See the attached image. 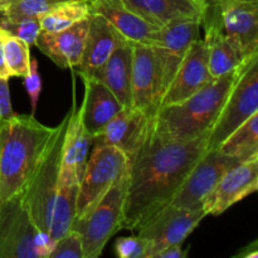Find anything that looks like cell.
Wrapping results in <instances>:
<instances>
[{"label":"cell","instance_id":"1","mask_svg":"<svg viewBox=\"0 0 258 258\" xmlns=\"http://www.w3.org/2000/svg\"><path fill=\"white\" fill-rule=\"evenodd\" d=\"M208 133L188 141L161 140L151 128L130 159L122 229L136 232L168 207L188 174L208 150Z\"/></svg>","mask_w":258,"mask_h":258},{"label":"cell","instance_id":"24","mask_svg":"<svg viewBox=\"0 0 258 258\" xmlns=\"http://www.w3.org/2000/svg\"><path fill=\"white\" fill-rule=\"evenodd\" d=\"M133 73V44L122 39L108 59L92 76L106 86L123 107H133L131 91Z\"/></svg>","mask_w":258,"mask_h":258},{"label":"cell","instance_id":"34","mask_svg":"<svg viewBox=\"0 0 258 258\" xmlns=\"http://www.w3.org/2000/svg\"><path fill=\"white\" fill-rule=\"evenodd\" d=\"M14 115L12 107V100H10L9 83L7 80L0 78V122L8 120Z\"/></svg>","mask_w":258,"mask_h":258},{"label":"cell","instance_id":"21","mask_svg":"<svg viewBox=\"0 0 258 258\" xmlns=\"http://www.w3.org/2000/svg\"><path fill=\"white\" fill-rule=\"evenodd\" d=\"M121 39L122 37L102 15L92 13L88 18L85 48L78 66L80 77H92L96 71L112 54Z\"/></svg>","mask_w":258,"mask_h":258},{"label":"cell","instance_id":"25","mask_svg":"<svg viewBox=\"0 0 258 258\" xmlns=\"http://www.w3.org/2000/svg\"><path fill=\"white\" fill-rule=\"evenodd\" d=\"M78 188H80L78 183L58 181L49 226V236L54 242L72 229L73 221L76 218Z\"/></svg>","mask_w":258,"mask_h":258},{"label":"cell","instance_id":"13","mask_svg":"<svg viewBox=\"0 0 258 258\" xmlns=\"http://www.w3.org/2000/svg\"><path fill=\"white\" fill-rule=\"evenodd\" d=\"M219 22L227 39L247 59L258 53V0H223Z\"/></svg>","mask_w":258,"mask_h":258},{"label":"cell","instance_id":"4","mask_svg":"<svg viewBox=\"0 0 258 258\" xmlns=\"http://www.w3.org/2000/svg\"><path fill=\"white\" fill-rule=\"evenodd\" d=\"M68 118H70V111L54 127L52 139L37 169L33 173L30 180L28 181L24 190L20 193L34 223L40 231L48 234H49L53 204H54L58 181H59L63 144H64Z\"/></svg>","mask_w":258,"mask_h":258},{"label":"cell","instance_id":"40","mask_svg":"<svg viewBox=\"0 0 258 258\" xmlns=\"http://www.w3.org/2000/svg\"><path fill=\"white\" fill-rule=\"evenodd\" d=\"M4 35H5V30L3 29L2 27H0V44H2V42H3V38H4Z\"/></svg>","mask_w":258,"mask_h":258},{"label":"cell","instance_id":"41","mask_svg":"<svg viewBox=\"0 0 258 258\" xmlns=\"http://www.w3.org/2000/svg\"><path fill=\"white\" fill-rule=\"evenodd\" d=\"M0 2H2V0H0Z\"/></svg>","mask_w":258,"mask_h":258},{"label":"cell","instance_id":"17","mask_svg":"<svg viewBox=\"0 0 258 258\" xmlns=\"http://www.w3.org/2000/svg\"><path fill=\"white\" fill-rule=\"evenodd\" d=\"M149 122L150 117L139 108L123 107L93 138V145H108L120 149L130 160L144 141Z\"/></svg>","mask_w":258,"mask_h":258},{"label":"cell","instance_id":"26","mask_svg":"<svg viewBox=\"0 0 258 258\" xmlns=\"http://www.w3.org/2000/svg\"><path fill=\"white\" fill-rule=\"evenodd\" d=\"M218 149L238 161L258 156V113L238 126Z\"/></svg>","mask_w":258,"mask_h":258},{"label":"cell","instance_id":"38","mask_svg":"<svg viewBox=\"0 0 258 258\" xmlns=\"http://www.w3.org/2000/svg\"><path fill=\"white\" fill-rule=\"evenodd\" d=\"M204 3H206L207 8H217L219 7V4H221L223 0H203Z\"/></svg>","mask_w":258,"mask_h":258},{"label":"cell","instance_id":"5","mask_svg":"<svg viewBox=\"0 0 258 258\" xmlns=\"http://www.w3.org/2000/svg\"><path fill=\"white\" fill-rule=\"evenodd\" d=\"M52 237L30 217L22 194L0 204V258H48Z\"/></svg>","mask_w":258,"mask_h":258},{"label":"cell","instance_id":"16","mask_svg":"<svg viewBox=\"0 0 258 258\" xmlns=\"http://www.w3.org/2000/svg\"><path fill=\"white\" fill-rule=\"evenodd\" d=\"M91 9L102 15L127 42L151 47L158 43L161 27L144 19L126 7L122 0H91Z\"/></svg>","mask_w":258,"mask_h":258},{"label":"cell","instance_id":"29","mask_svg":"<svg viewBox=\"0 0 258 258\" xmlns=\"http://www.w3.org/2000/svg\"><path fill=\"white\" fill-rule=\"evenodd\" d=\"M72 0H15L0 9V13L10 18H35L40 17L52 10L53 8Z\"/></svg>","mask_w":258,"mask_h":258},{"label":"cell","instance_id":"14","mask_svg":"<svg viewBox=\"0 0 258 258\" xmlns=\"http://www.w3.org/2000/svg\"><path fill=\"white\" fill-rule=\"evenodd\" d=\"M131 44H133V73H131L133 107L139 108L151 118L159 108L163 96L155 53L151 45L135 44V43Z\"/></svg>","mask_w":258,"mask_h":258},{"label":"cell","instance_id":"32","mask_svg":"<svg viewBox=\"0 0 258 258\" xmlns=\"http://www.w3.org/2000/svg\"><path fill=\"white\" fill-rule=\"evenodd\" d=\"M23 78H24L25 90L29 95L32 115H34L40 97V92H42V77H40L39 68H38V60L35 58H30L29 70Z\"/></svg>","mask_w":258,"mask_h":258},{"label":"cell","instance_id":"37","mask_svg":"<svg viewBox=\"0 0 258 258\" xmlns=\"http://www.w3.org/2000/svg\"><path fill=\"white\" fill-rule=\"evenodd\" d=\"M10 77H12V76H10L9 70H8L7 62H5L4 58V53H3L2 44H0V78H2V80L9 81Z\"/></svg>","mask_w":258,"mask_h":258},{"label":"cell","instance_id":"35","mask_svg":"<svg viewBox=\"0 0 258 258\" xmlns=\"http://www.w3.org/2000/svg\"><path fill=\"white\" fill-rule=\"evenodd\" d=\"M188 252L184 251L183 244H173L159 253L158 258H185Z\"/></svg>","mask_w":258,"mask_h":258},{"label":"cell","instance_id":"3","mask_svg":"<svg viewBox=\"0 0 258 258\" xmlns=\"http://www.w3.org/2000/svg\"><path fill=\"white\" fill-rule=\"evenodd\" d=\"M239 68L206 86L174 105L161 106L150 118L154 133L165 141H188L211 131L238 76Z\"/></svg>","mask_w":258,"mask_h":258},{"label":"cell","instance_id":"7","mask_svg":"<svg viewBox=\"0 0 258 258\" xmlns=\"http://www.w3.org/2000/svg\"><path fill=\"white\" fill-rule=\"evenodd\" d=\"M258 113V53L239 68L238 76L208 135V150L221 144L244 121Z\"/></svg>","mask_w":258,"mask_h":258},{"label":"cell","instance_id":"10","mask_svg":"<svg viewBox=\"0 0 258 258\" xmlns=\"http://www.w3.org/2000/svg\"><path fill=\"white\" fill-rule=\"evenodd\" d=\"M237 163H239L237 159L226 155L219 149L207 150L188 174L170 204L186 209H203L204 198L222 175Z\"/></svg>","mask_w":258,"mask_h":258},{"label":"cell","instance_id":"2","mask_svg":"<svg viewBox=\"0 0 258 258\" xmlns=\"http://www.w3.org/2000/svg\"><path fill=\"white\" fill-rule=\"evenodd\" d=\"M53 133L32 113L0 122V204L24 190Z\"/></svg>","mask_w":258,"mask_h":258},{"label":"cell","instance_id":"39","mask_svg":"<svg viewBox=\"0 0 258 258\" xmlns=\"http://www.w3.org/2000/svg\"><path fill=\"white\" fill-rule=\"evenodd\" d=\"M13 2H15V0H2V2H0V9H2V8H4L5 5L10 4V3H13Z\"/></svg>","mask_w":258,"mask_h":258},{"label":"cell","instance_id":"15","mask_svg":"<svg viewBox=\"0 0 258 258\" xmlns=\"http://www.w3.org/2000/svg\"><path fill=\"white\" fill-rule=\"evenodd\" d=\"M213 78L208 71L206 43L199 38L189 48L170 85L161 96L159 107L181 102L201 90Z\"/></svg>","mask_w":258,"mask_h":258},{"label":"cell","instance_id":"23","mask_svg":"<svg viewBox=\"0 0 258 258\" xmlns=\"http://www.w3.org/2000/svg\"><path fill=\"white\" fill-rule=\"evenodd\" d=\"M85 83V96L80 106L81 117L87 133L92 138L123 108L120 101L103 83L93 77H81Z\"/></svg>","mask_w":258,"mask_h":258},{"label":"cell","instance_id":"9","mask_svg":"<svg viewBox=\"0 0 258 258\" xmlns=\"http://www.w3.org/2000/svg\"><path fill=\"white\" fill-rule=\"evenodd\" d=\"M206 217L203 209H186L171 204L159 211L136 231L145 243V258H158L168 247L183 244Z\"/></svg>","mask_w":258,"mask_h":258},{"label":"cell","instance_id":"12","mask_svg":"<svg viewBox=\"0 0 258 258\" xmlns=\"http://www.w3.org/2000/svg\"><path fill=\"white\" fill-rule=\"evenodd\" d=\"M258 188V156L226 171L202 203L206 216H219Z\"/></svg>","mask_w":258,"mask_h":258},{"label":"cell","instance_id":"6","mask_svg":"<svg viewBox=\"0 0 258 258\" xmlns=\"http://www.w3.org/2000/svg\"><path fill=\"white\" fill-rule=\"evenodd\" d=\"M128 171L112 185L91 211L73 221L72 229L82 238L83 258H97L107 242L122 229L123 203Z\"/></svg>","mask_w":258,"mask_h":258},{"label":"cell","instance_id":"33","mask_svg":"<svg viewBox=\"0 0 258 258\" xmlns=\"http://www.w3.org/2000/svg\"><path fill=\"white\" fill-rule=\"evenodd\" d=\"M115 253L120 258H145L146 247L139 236L122 237L116 241Z\"/></svg>","mask_w":258,"mask_h":258},{"label":"cell","instance_id":"18","mask_svg":"<svg viewBox=\"0 0 258 258\" xmlns=\"http://www.w3.org/2000/svg\"><path fill=\"white\" fill-rule=\"evenodd\" d=\"M92 145L93 138L83 126L80 107L77 108L73 101V106L70 110L64 144H63L59 181L80 184L88 160V153Z\"/></svg>","mask_w":258,"mask_h":258},{"label":"cell","instance_id":"11","mask_svg":"<svg viewBox=\"0 0 258 258\" xmlns=\"http://www.w3.org/2000/svg\"><path fill=\"white\" fill-rule=\"evenodd\" d=\"M202 22L180 20L160 28L158 43L154 45L156 64L160 75L163 93L170 85L190 45L199 39Z\"/></svg>","mask_w":258,"mask_h":258},{"label":"cell","instance_id":"8","mask_svg":"<svg viewBox=\"0 0 258 258\" xmlns=\"http://www.w3.org/2000/svg\"><path fill=\"white\" fill-rule=\"evenodd\" d=\"M130 160L120 149L93 145L85 173L80 181L76 204V218H81L128 171Z\"/></svg>","mask_w":258,"mask_h":258},{"label":"cell","instance_id":"31","mask_svg":"<svg viewBox=\"0 0 258 258\" xmlns=\"http://www.w3.org/2000/svg\"><path fill=\"white\" fill-rule=\"evenodd\" d=\"M48 258H83L82 238L75 229H71L54 242Z\"/></svg>","mask_w":258,"mask_h":258},{"label":"cell","instance_id":"22","mask_svg":"<svg viewBox=\"0 0 258 258\" xmlns=\"http://www.w3.org/2000/svg\"><path fill=\"white\" fill-rule=\"evenodd\" d=\"M126 7L148 22L164 27L180 20H199L203 24L207 5L203 0H122Z\"/></svg>","mask_w":258,"mask_h":258},{"label":"cell","instance_id":"36","mask_svg":"<svg viewBox=\"0 0 258 258\" xmlns=\"http://www.w3.org/2000/svg\"><path fill=\"white\" fill-rule=\"evenodd\" d=\"M257 242H252L251 244H248L247 247H244L243 251L239 252L237 254V257H242V258H257L258 257V251H257Z\"/></svg>","mask_w":258,"mask_h":258},{"label":"cell","instance_id":"19","mask_svg":"<svg viewBox=\"0 0 258 258\" xmlns=\"http://www.w3.org/2000/svg\"><path fill=\"white\" fill-rule=\"evenodd\" d=\"M88 18L59 32H40L34 45L60 68H78L85 48Z\"/></svg>","mask_w":258,"mask_h":258},{"label":"cell","instance_id":"30","mask_svg":"<svg viewBox=\"0 0 258 258\" xmlns=\"http://www.w3.org/2000/svg\"><path fill=\"white\" fill-rule=\"evenodd\" d=\"M0 27L9 34L27 43L29 47L35 44L38 35L42 32L39 19L35 18H10L3 15L0 19Z\"/></svg>","mask_w":258,"mask_h":258},{"label":"cell","instance_id":"27","mask_svg":"<svg viewBox=\"0 0 258 258\" xmlns=\"http://www.w3.org/2000/svg\"><path fill=\"white\" fill-rule=\"evenodd\" d=\"M92 14L91 0H72L53 8L39 18L42 32H59Z\"/></svg>","mask_w":258,"mask_h":258},{"label":"cell","instance_id":"20","mask_svg":"<svg viewBox=\"0 0 258 258\" xmlns=\"http://www.w3.org/2000/svg\"><path fill=\"white\" fill-rule=\"evenodd\" d=\"M203 24L206 25V38L203 40L207 47L208 71L212 78H219L236 71L248 59H244L227 39L219 22L218 7L207 9Z\"/></svg>","mask_w":258,"mask_h":258},{"label":"cell","instance_id":"28","mask_svg":"<svg viewBox=\"0 0 258 258\" xmlns=\"http://www.w3.org/2000/svg\"><path fill=\"white\" fill-rule=\"evenodd\" d=\"M5 62L12 77H24L29 70L30 47L5 30L2 42Z\"/></svg>","mask_w":258,"mask_h":258}]
</instances>
